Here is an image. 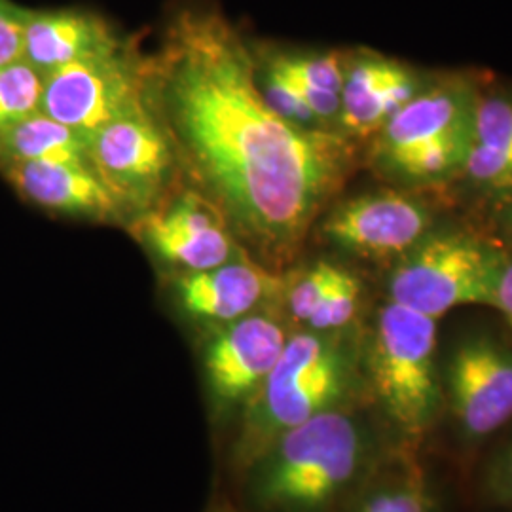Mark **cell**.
<instances>
[{
	"mask_svg": "<svg viewBox=\"0 0 512 512\" xmlns=\"http://www.w3.org/2000/svg\"><path fill=\"white\" fill-rule=\"evenodd\" d=\"M340 272V268L321 262L296 281L289 294V308L298 321H310L313 311L323 302Z\"/></svg>",
	"mask_w": 512,
	"mask_h": 512,
	"instance_id": "obj_22",
	"label": "cell"
},
{
	"mask_svg": "<svg viewBox=\"0 0 512 512\" xmlns=\"http://www.w3.org/2000/svg\"><path fill=\"white\" fill-rule=\"evenodd\" d=\"M431 224L423 203L399 192H372L336 207L323 224L336 245L365 256L404 255Z\"/></svg>",
	"mask_w": 512,
	"mask_h": 512,
	"instance_id": "obj_9",
	"label": "cell"
},
{
	"mask_svg": "<svg viewBox=\"0 0 512 512\" xmlns=\"http://www.w3.org/2000/svg\"><path fill=\"white\" fill-rule=\"evenodd\" d=\"M475 137L478 143L492 147L512 160V101L490 97L476 101Z\"/></svg>",
	"mask_w": 512,
	"mask_h": 512,
	"instance_id": "obj_20",
	"label": "cell"
},
{
	"mask_svg": "<svg viewBox=\"0 0 512 512\" xmlns=\"http://www.w3.org/2000/svg\"><path fill=\"white\" fill-rule=\"evenodd\" d=\"M139 236L164 260L188 272L217 268L238 253L230 224L200 192H186L145 213Z\"/></svg>",
	"mask_w": 512,
	"mask_h": 512,
	"instance_id": "obj_8",
	"label": "cell"
},
{
	"mask_svg": "<svg viewBox=\"0 0 512 512\" xmlns=\"http://www.w3.org/2000/svg\"><path fill=\"white\" fill-rule=\"evenodd\" d=\"M93 169L122 209H156L173 183L177 156L150 110L88 133Z\"/></svg>",
	"mask_w": 512,
	"mask_h": 512,
	"instance_id": "obj_6",
	"label": "cell"
},
{
	"mask_svg": "<svg viewBox=\"0 0 512 512\" xmlns=\"http://www.w3.org/2000/svg\"><path fill=\"white\" fill-rule=\"evenodd\" d=\"M505 484V494H507V497H511L512 499V480H509V482H503Z\"/></svg>",
	"mask_w": 512,
	"mask_h": 512,
	"instance_id": "obj_29",
	"label": "cell"
},
{
	"mask_svg": "<svg viewBox=\"0 0 512 512\" xmlns=\"http://www.w3.org/2000/svg\"><path fill=\"white\" fill-rule=\"evenodd\" d=\"M361 439L348 416L321 412L285 431L266 473L260 495L289 509H315L338 494L355 473Z\"/></svg>",
	"mask_w": 512,
	"mask_h": 512,
	"instance_id": "obj_3",
	"label": "cell"
},
{
	"mask_svg": "<svg viewBox=\"0 0 512 512\" xmlns=\"http://www.w3.org/2000/svg\"><path fill=\"white\" fill-rule=\"evenodd\" d=\"M44 74L25 59L0 65V131L40 110Z\"/></svg>",
	"mask_w": 512,
	"mask_h": 512,
	"instance_id": "obj_18",
	"label": "cell"
},
{
	"mask_svg": "<svg viewBox=\"0 0 512 512\" xmlns=\"http://www.w3.org/2000/svg\"><path fill=\"white\" fill-rule=\"evenodd\" d=\"M147 109L145 57L129 42L44 74L40 112L76 131L92 133Z\"/></svg>",
	"mask_w": 512,
	"mask_h": 512,
	"instance_id": "obj_5",
	"label": "cell"
},
{
	"mask_svg": "<svg viewBox=\"0 0 512 512\" xmlns=\"http://www.w3.org/2000/svg\"><path fill=\"white\" fill-rule=\"evenodd\" d=\"M418 95V78L408 67L380 55H361L346 71L340 92L344 128L370 135Z\"/></svg>",
	"mask_w": 512,
	"mask_h": 512,
	"instance_id": "obj_15",
	"label": "cell"
},
{
	"mask_svg": "<svg viewBox=\"0 0 512 512\" xmlns=\"http://www.w3.org/2000/svg\"><path fill=\"white\" fill-rule=\"evenodd\" d=\"M361 512H427V505L416 492H389L376 495Z\"/></svg>",
	"mask_w": 512,
	"mask_h": 512,
	"instance_id": "obj_26",
	"label": "cell"
},
{
	"mask_svg": "<svg viewBox=\"0 0 512 512\" xmlns=\"http://www.w3.org/2000/svg\"><path fill=\"white\" fill-rule=\"evenodd\" d=\"M505 266L501 253L484 241L458 232L425 234L393 270L391 302L433 319L467 304L494 306Z\"/></svg>",
	"mask_w": 512,
	"mask_h": 512,
	"instance_id": "obj_2",
	"label": "cell"
},
{
	"mask_svg": "<svg viewBox=\"0 0 512 512\" xmlns=\"http://www.w3.org/2000/svg\"><path fill=\"white\" fill-rule=\"evenodd\" d=\"M495 308L503 311L512 325V264H507L495 289Z\"/></svg>",
	"mask_w": 512,
	"mask_h": 512,
	"instance_id": "obj_27",
	"label": "cell"
},
{
	"mask_svg": "<svg viewBox=\"0 0 512 512\" xmlns=\"http://www.w3.org/2000/svg\"><path fill=\"white\" fill-rule=\"evenodd\" d=\"M23 59V8L0 0V65Z\"/></svg>",
	"mask_w": 512,
	"mask_h": 512,
	"instance_id": "obj_25",
	"label": "cell"
},
{
	"mask_svg": "<svg viewBox=\"0 0 512 512\" xmlns=\"http://www.w3.org/2000/svg\"><path fill=\"white\" fill-rule=\"evenodd\" d=\"M344 389V363L336 348L315 334L287 340L264 382V406L277 429H291L327 412Z\"/></svg>",
	"mask_w": 512,
	"mask_h": 512,
	"instance_id": "obj_7",
	"label": "cell"
},
{
	"mask_svg": "<svg viewBox=\"0 0 512 512\" xmlns=\"http://www.w3.org/2000/svg\"><path fill=\"white\" fill-rule=\"evenodd\" d=\"M8 162H61L93 167L88 133L69 128L40 110L0 131V164Z\"/></svg>",
	"mask_w": 512,
	"mask_h": 512,
	"instance_id": "obj_17",
	"label": "cell"
},
{
	"mask_svg": "<svg viewBox=\"0 0 512 512\" xmlns=\"http://www.w3.org/2000/svg\"><path fill=\"white\" fill-rule=\"evenodd\" d=\"M357 300H359V281L342 270L336 283L330 287L329 293L323 298V302L317 306V310L313 311L308 323L317 330L344 327L355 315Z\"/></svg>",
	"mask_w": 512,
	"mask_h": 512,
	"instance_id": "obj_21",
	"label": "cell"
},
{
	"mask_svg": "<svg viewBox=\"0 0 512 512\" xmlns=\"http://www.w3.org/2000/svg\"><path fill=\"white\" fill-rule=\"evenodd\" d=\"M509 480H512V450L509 458L505 461V465H503V482H509Z\"/></svg>",
	"mask_w": 512,
	"mask_h": 512,
	"instance_id": "obj_28",
	"label": "cell"
},
{
	"mask_svg": "<svg viewBox=\"0 0 512 512\" xmlns=\"http://www.w3.org/2000/svg\"><path fill=\"white\" fill-rule=\"evenodd\" d=\"M266 65L329 92H342L346 80L344 63L336 54H275Z\"/></svg>",
	"mask_w": 512,
	"mask_h": 512,
	"instance_id": "obj_19",
	"label": "cell"
},
{
	"mask_svg": "<svg viewBox=\"0 0 512 512\" xmlns=\"http://www.w3.org/2000/svg\"><path fill=\"white\" fill-rule=\"evenodd\" d=\"M437 319L389 302L372 346V380L385 412L404 433L420 435L437 418Z\"/></svg>",
	"mask_w": 512,
	"mask_h": 512,
	"instance_id": "obj_4",
	"label": "cell"
},
{
	"mask_svg": "<svg viewBox=\"0 0 512 512\" xmlns=\"http://www.w3.org/2000/svg\"><path fill=\"white\" fill-rule=\"evenodd\" d=\"M465 167L476 183L495 190L512 188V160L494 148L478 143L476 139L465 160Z\"/></svg>",
	"mask_w": 512,
	"mask_h": 512,
	"instance_id": "obj_23",
	"label": "cell"
},
{
	"mask_svg": "<svg viewBox=\"0 0 512 512\" xmlns=\"http://www.w3.org/2000/svg\"><path fill=\"white\" fill-rule=\"evenodd\" d=\"M122 44L109 23L92 12L23 8V59L42 74Z\"/></svg>",
	"mask_w": 512,
	"mask_h": 512,
	"instance_id": "obj_14",
	"label": "cell"
},
{
	"mask_svg": "<svg viewBox=\"0 0 512 512\" xmlns=\"http://www.w3.org/2000/svg\"><path fill=\"white\" fill-rule=\"evenodd\" d=\"M145 99L200 194L266 256L294 253L348 177L346 141L270 107L251 50L215 8L169 23L145 57Z\"/></svg>",
	"mask_w": 512,
	"mask_h": 512,
	"instance_id": "obj_1",
	"label": "cell"
},
{
	"mask_svg": "<svg viewBox=\"0 0 512 512\" xmlns=\"http://www.w3.org/2000/svg\"><path fill=\"white\" fill-rule=\"evenodd\" d=\"M287 344L283 329L270 317L245 315L209 344L205 368L220 399H241L264 385Z\"/></svg>",
	"mask_w": 512,
	"mask_h": 512,
	"instance_id": "obj_12",
	"label": "cell"
},
{
	"mask_svg": "<svg viewBox=\"0 0 512 512\" xmlns=\"http://www.w3.org/2000/svg\"><path fill=\"white\" fill-rule=\"evenodd\" d=\"M275 279L249 260L188 272L177 283L184 310L213 321H236L272 293Z\"/></svg>",
	"mask_w": 512,
	"mask_h": 512,
	"instance_id": "obj_16",
	"label": "cell"
},
{
	"mask_svg": "<svg viewBox=\"0 0 512 512\" xmlns=\"http://www.w3.org/2000/svg\"><path fill=\"white\" fill-rule=\"evenodd\" d=\"M2 169L21 196L54 213L116 220L124 211L90 165L8 162Z\"/></svg>",
	"mask_w": 512,
	"mask_h": 512,
	"instance_id": "obj_13",
	"label": "cell"
},
{
	"mask_svg": "<svg viewBox=\"0 0 512 512\" xmlns=\"http://www.w3.org/2000/svg\"><path fill=\"white\" fill-rule=\"evenodd\" d=\"M262 69H264V74H262V78H258L262 84L260 88H262L266 101L270 103V107L277 114H281L283 118L291 120L298 126H308V124L317 122V116L311 112L310 107L274 71H270L266 67H262Z\"/></svg>",
	"mask_w": 512,
	"mask_h": 512,
	"instance_id": "obj_24",
	"label": "cell"
},
{
	"mask_svg": "<svg viewBox=\"0 0 512 512\" xmlns=\"http://www.w3.org/2000/svg\"><path fill=\"white\" fill-rule=\"evenodd\" d=\"M452 408L463 431L486 437L512 420V353L488 338L459 344L448 366Z\"/></svg>",
	"mask_w": 512,
	"mask_h": 512,
	"instance_id": "obj_10",
	"label": "cell"
},
{
	"mask_svg": "<svg viewBox=\"0 0 512 512\" xmlns=\"http://www.w3.org/2000/svg\"><path fill=\"white\" fill-rule=\"evenodd\" d=\"M475 110V99L459 88H435L412 97L380 129V162L393 169L425 148L475 141Z\"/></svg>",
	"mask_w": 512,
	"mask_h": 512,
	"instance_id": "obj_11",
	"label": "cell"
}]
</instances>
